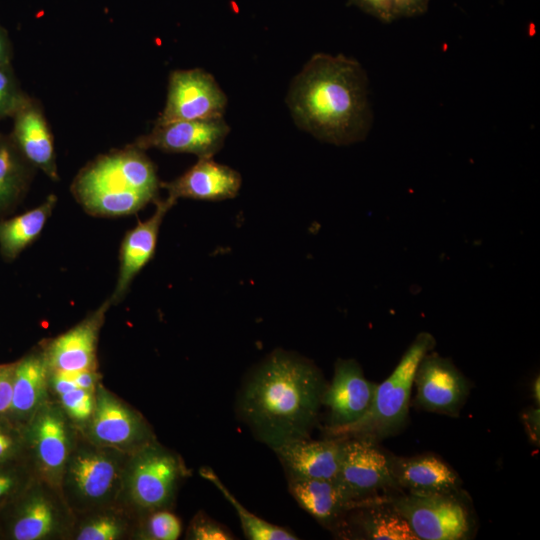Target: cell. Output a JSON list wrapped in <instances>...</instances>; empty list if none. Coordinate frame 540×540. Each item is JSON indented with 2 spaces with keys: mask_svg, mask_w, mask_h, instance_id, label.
Masks as SVG:
<instances>
[{
  "mask_svg": "<svg viewBox=\"0 0 540 540\" xmlns=\"http://www.w3.org/2000/svg\"><path fill=\"white\" fill-rule=\"evenodd\" d=\"M325 388L320 370L311 361L279 349L248 374L236 408L255 437L274 450L308 438Z\"/></svg>",
  "mask_w": 540,
  "mask_h": 540,
  "instance_id": "cell-1",
  "label": "cell"
},
{
  "mask_svg": "<svg viewBox=\"0 0 540 540\" xmlns=\"http://www.w3.org/2000/svg\"><path fill=\"white\" fill-rule=\"evenodd\" d=\"M286 104L301 130L334 145L362 141L372 126L367 74L343 54H314L292 79Z\"/></svg>",
  "mask_w": 540,
  "mask_h": 540,
  "instance_id": "cell-2",
  "label": "cell"
},
{
  "mask_svg": "<svg viewBox=\"0 0 540 540\" xmlns=\"http://www.w3.org/2000/svg\"><path fill=\"white\" fill-rule=\"evenodd\" d=\"M160 184L145 151L129 144L86 165L73 180L71 192L90 215L120 217L156 202Z\"/></svg>",
  "mask_w": 540,
  "mask_h": 540,
  "instance_id": "cell-3",
  "label": "cell"
},
{
  "mask_svg": "<svg viewBox=\"0 0 540 540\" xmlns=\"http://www.w3.org/2000/svg\"><path fill=\"white\" fill-rule=\"evenodd\" d=\"M130 454L97 445L79 433L60 483L74 515L118 503Z\"/></svg>",
  "mask_w": 540,
  "mask_h": 540,
  "instance_id": "cell-4",
  "label": "cell"
},
{
  "mask_svg": "<svg viewBox=\"0 0 540 540\" xmlns=\"http://www.w3.org/2000/svg\"><path fill=\"white\" fill-rule=\"evenodd\" d=\"M434 346L435 339L430 333H419L390 376L377 384L366 413L353 423L326 427V434L341 439L357 437L376 441L400 431L407 420L416 369Z\"/></svg>",
  "mask_w": 540,
  "mask_h": 540,
  "instance_id": "cell-5",
  "label": "cell"
},
{
  "mask_svg": "<svg viewBox=\"0 0 540 540\" xmlns=\"http://www.w3.org/2000/svg\"><path fill=\"white\" fill-rule=\"evenodd\" d=\"M188 473L180 455L155 439L129 455L118 503L136 518L170 509Z\"/></svg>",
  "mask_w": 540,
  "mask_h": 540,
  "instance_id": "cell-6",
  "label": "cell"
},
{
  "mask_svg": "<svg viewBox=\"0 0 540 540\" xmlns=\"http://www.w3.org/2000/svg\"><path fill=\"white\" fill-rule=\"evenodd\" d=\"M74 520L61 492L35 476L0 510V539L70 540Z\"/></svg>",
  "mask_w": 540,
  "mask_h": 540,
  "instance_id": "cell-7",
  "label": "cell"
},
{
  "mask_svg": "<svg viewBox=\"0 0 540 540\" xmlns=\"http://www.w3.org/2000/svg\"><path fill=\"white\" fill-rule=\"evenodd\" d=\"M79 429L53 399H47L23 426L25 460L34 475L60 491L66 462Z\"/></svg>",
  "mask_w": 540,
  "mask_h": 540,
  "instance_id": "cell-8",
  "label": "cell"
},
{
  "mask_svg": "<svg viewBox=\"0 0 540 540\" xmlns=\"http://www.w3.org/2000/svg\"><path fill=\"white\" fill-rule=\"evenodd\" d=\"M91 442L132 453L157 439L143 415L101 382L95 391V407L88 422L78 428Z\"/></svg>",
  "mask_w": 540,
  "mask_h": 540,
  "instance_id": "cell-9",
  "label": "cell"
},
{
  "mask_svg": "<svg viewBox=\"0 0 540 540\" xmlns=\"http://www.w3.org/2000/svg\"><path fill=\"white\" fill-rule=\"evenodd\" d=\"M226 106L227 96L213 75L201 68L173 70L165 106L155 122L222 118Z\"/></svg>",
  "mask_w": 540,
  "mask_h": 540,
  "instance_id": "cell-10",
  "label": "cell"
},
{
  "mask_svg": "<svg viewBox=\"0 0 540 540\" xmlns=\"http://www.w3.org/2000/svg\"><path fill=\"white\" fill-rule=\"evenodd\" d=\"M390 505L407 521L418 540H459L470 530L468 513L454 494H408Z\"/></svg>",
  "mask_w": 540,
  "mask_h": 540,
  "instance_id": "cell-11",
  "label": "cell"
},
{
  "mask_svg": "<svg viewBox=\"0 0 540 540\" xmlns=\"http://www.w3.org/2000/svg\"><path fill=\"white\" fill-rule=\"evenodd\" d=\"M230 127L222 118L155 122L147 134L131 145L147 150L155 148L168 153H190L198 158L213 157L223 146Z\"/></svg>",
  "mask_w": 540,
  "mask_h": 540,
  "instance_id": "cell-12",
  "label": "cell"
},
{
  "mask_svg": "<svg viewBox=\"0 0 540 540\" xmlns=\"http://www.w3.org/2000/svg\"><path fill=\"white\" fill-rule=\"evenodd\" d=\"M342 440L335 480L350 498L364 500L379 489L398 487L391 473L389 457L376 447L375 441L357 437Z\"/></svg>",
  "mask_w": 540,
  "mask_h": 540,
  "instance_id": "cell-13",
  "label": "cell"
},
{
  "mask_svg": "<svg viewBox=\"0 0 540 540\" xmlns=\"http://www.w3.org/2000/svg\"><path fill=\"white\" fill-rule=\"evenodd\" d=\"M110 297L78 324L55 338L42 341L48 368L62 373L97 370V344Z\"/></svg>",
  "mask_w": 540,
  "mask_h": 540,
  "instance_id": "cell-14",
  "label": "cell"
},
{
  "mask_svg": "<svg viewBox=\"0 0 540 540\" xmlns=\"http://www.w3.org/2000/svg\"><path fill=\"white\" fill-rule=\"evenodd\" d=\"M413 384L421 408L451 416L458 415L469 392L468 381L451 360L431 352L420 361Z\"/></svg>",
  "mask_w": 540,
  "mask_h": 540,
  "instance_id": "cell-15",
  "label": "cell"
},
{
  "mask_svg": "<svg viewBox=\"0 0 540 540\" xmlns=\"http://www.w3.org/2000/svg\"><path fill=\"white\" fill-rule=\"evenodd\" d=\"M376 387L354 359H339L322 396V405L330 411L327 427L347 425L361 418L371 406Z\"/></svg>",
  "mask_w": 540,
  "mask_h": 540,
  "instance_id": "cell-16",
  "label": "cell"
},
{
  "mask_svg": "<svg viewBox=\"0 0 540 540\" xmlns=\"http://www.w3.org/2000/svg\"><path fill=\"white\" fill-rule=\"evenodd\" d=\"M242 178L233 168L209 158L198 161L182 175L169 182H161L167 198L176 204L179 198L219 201L234 198L241 187Z\"/></svg>",
  "mask_w": 540,
  "mask_h": 540,
  "instance_id": "cell-17",
  "label": "cell"
},
{
  "mask_svg": "<svg viewBox=\"0 0 540 540\" xmlns=\"http://www.w3.org/2000/svg\"><path fill=\"white\" fill-rule=\"evenodd\" d=\"M12 119L9 135L17 148L37 170L58 181L54 140L40 103L30 97Z\"/></svg>",
  "mask_w": 540,
  "mask_h": 540,
  "instance_id": "cell-18",
  "label": "cell"
},
{
  "mask_svg": "<svg viewBox=\"0 0 540 540\" xmlns=\"http://www.w3.org/2000/svg\"><path fill=\"white\" fill-rule=\"evenodd\" d=\"M153 215L139 221L129 230L121 243L119 273L110 300L118 304L126 295L131 282L154 255L159 229L166 213L174 206L168 200H157Z\"/></svg>",
  "mask_w": 540,
  "mask_h": 540,
  "instance_id": "cell-19",
  "label": "cell"
},
{
  "mask_svg": "<svg viewBox=\"0 0 540 540\" xmlns=\"http://www.w3.org/2000/svg\"><path fill=\"white\" fill-rule=\"evenodd\" d=\"M342 439L294 440L274 449L288 478L335 480L339 470Z\"/></svg>",
  "mask_w": 540,
  "mask_h": 540,
  "instance_id": "cell-20",
  "label": "cell"
},
{
  "mask_svg": "<svg viewBox=\"0 0 540 540\" xmlns=\"http://www.w3.org/2000/svg\"><path fill=\"white\" fill-rule=\"evenodd\" d=\"M48 363L39 343L15 362L11 405L6 417L23 427L36 410L50 398Z\"/></svg>",
  "mask_w": 540,
  "mask_h": 540,
  "instance_id": "cell-21",
  "label": "cell"
},
{
  "mask_svg": "<svg viewBox=\"0 0 540 540\" xmlns=\"http://www.w3.org/2000/svg\"><path fill=\"white\" fill-rule=\"evenodd\" d=\"M389 464L397 486L411 494H454L460 483L457 473L432 455L391 457Z\"/></svg>",
  "mask_w": 540,
  "mask_h": 540,
  "instance_id": "cell-22",
  "label": "cell"
},
{
  "mask_svg": "<svg viewBox=\"0 0 540 540\" xmlns=\"http://www.w3.org/2000/svg\"><path fill=\"white\" fill-rule=\"evenodd\" d=\"M288 489L299 506L324 526L334 524L350 509L375 502L370 499L350 498L336 480L288 478Z\"/></svg>",
  "mask_w": 540,
  "mask_h": 540,
  "instance_id": "cell-23",
  "label": "cell"
},
{
  "mask_svg": "<svg viewBox=\"0 0 540 540\" xmlns=\"http://www.w3.org/2000/svg\"><path fill=\"white\" fill-rule=\"evenodd\" d=\"M36 171L10 135L0 134V219L14 212L21 203Z\"/></svg>",
  "mask_w": 540,
  "mask_h": 540,
  "instance_id": "cell-24",
  "label": "cell"
},
{
  "mask_svg": "<svg viewBox=\"0 0 540 540\" xmlns=\"http://www.w3.org/2000/svg\"><path fill=\"white\" fill-rule=\"evenodd\" d=\"M74 516L70 540L132 539L138 519L119 503Z\"/></svg>",
  "mask_w": 540,
  "mask_h": 540,
  "instance_id": "cell-25",
  "label": "cell"
},
{
  "mask_svg": "<svg viewBox=\"0 0 540 540\" xmlns=\"http://www.w3.org/2000/svg\"><path fill=\"white\" fill-rule=\"evenodd\" d=\"M57 203L54 194L39 206L18 216L0 219V255L6 262L14 261L42 232Z\"/></svg>",
  "mask_w": 540,
  "mask_h": 540,
  "instance_id": "cell-26",
  "label": "cell"
},
{
  "mask_svg": "<svg viewBox=\"0 0 540 540\" xmlns=\"http://www.w3.org/2000/svg\"><path fill=\"white\" fill-rule=\"evenodd\" d=\"M357 520L366 539L418 540L407 521L389 504L371 503L361 507Z\"/></svg>",
  "mask_w": 540,
  "mask_h": 540,
  "instance_id": "cell-27",
  "label": "cell"
},
{
  "mask_svg": "<svg viewBox=\"0 0 540 540\" xmlns=\"http://www.w3.org/2000/svg\"><path fill=\"white\" fill-rule=\"evenodd\" d=\"M200 474L203 478L211 482L223 494L226 500L233 506L239 516L242 530L247 539L250 540H296L298 537L290 530L274 525L264 519L249 512L242 504L229 492L221 482L215 472L209 467H202Z\"/></svg>",
  "mask_w": 540,
  "mask_h": 540,
  "instance_id": "cell-28",
  "label": "cell"
},
{
  "mask_svg": "<svg viewBox=\"0 0 540 540\" xmlns=\"http://www.w3.org/2000/svg\"><path fill=\"white\" fill-rule=\"evenodd\" d=\"M181 532L180 519L170 509H160L137 519L132 539L176 540Z\"/></svg>",
  "mask_w": 540,
  "mask_h": 540,
  "instance_id": "cell-29",
  "label": "cell"
},
{
  "mask_svg": "<svg viewBox=\"0 0 540 540\" xmlns=\"http://www.w3.org/2000/svg\"><path fill=\"white\" fill-rule=\"evenodd\" d=\"M35 477L26 460L0 463V510Z\"/></svg>",
  "mask_w": 540,
  "mask_h": 540,
  "instance_id": "cell-30",
  "label": "cell"
},
{
  "mask_svg": "<svg viewBox=\"0 0 540 540\" xmlns=\"http://www.w3.org/2000/svg\"><path fill=\"white\" fill-rule=\"evenodd\" d=\"M29 98L21 88L12 64L0 65V121L12 118Z\"/></svg>",
  "mask_w": 540,
  "mask_h": 540,
  "instance_id": "cell-31",
  "label": "cell"
},
{
  "mask_svg": "<svg viewBox=\"0 0 540 540\" xmlns=\"http://www.w3.org/2000/svg\"><path fill=\"white\" fill-rule=\"evenodd\" d=\"M51 399L61 406L78 428L88 422L95 407V393L79 387Z\"/></svg>",
  "mask_w": 540,
  "mask_h": 540,
  "instance_id": "cell-32",
  "label": "cell"
},
{
  "mask_svg": "<svg viewBox=\"0 0 540 540\" xmlns=\"http://www.w3.org/2000/svg\"><path fill=\"white\" fill-rule=\"evenodd\" d=\"M23 427L0 416V463L24 459Z\"/></svg>",
  "mask_w": 540,
  "mask_h": 540,
  "instance_id": "cell-33",
  "label": "cell"
},
{
  "mask_svg": "<svg viewBox=\"0 0 540 540\" xmlns=\"http://www.w3.org/2000/svg\"><path fill=\"white\" fill-rule=\"evenodd\" d=\"M185 539L230 540L234 539V537L223 525L200 511L192 518L187 528Z\"/></svg>",
  "mask_w": 540,
  "mask_h": 540,
  "instance_id": "cell-34",
  "label": "cell"
},
{
  "mask_svg": "<svg viewBox=\"0 0 540 540\" xmlns=\"http://www.w3.org/2000/svg\"><path fill=\"white\" fill-rule=\"evenodd\" d=\"M350 2L383 22H392L400 18L397 0H350Z\"/></svg>",
  "mask_w": 540,
  "mask_h": 540,
  "instance_id": "cell-35",
  "label": "cell"
},
{
  "mask_svg": "<svg viewBox=\"0 0 540 540\" xmlns=\"http://www.w3.org/2000/svg\"><path fill=\"white\" fill-rule=\"evenodd\" d=\"M15 362L0 365V416L6 415L11 405Z\"/></svg>",
  "mask_w": 540,
  "mask_h": 540,
  "instance_id": "cell-36",
  "label": "cell"
},
{
  "mask_svg": "<svg viewBox=\"0 0 540 540\" xmlns=\"http://www.w3.org/2000/svg\"><path fill=\"white\" fill-rule=\"evenodd\" d=\"M522 421L525 430L534 444L539 445L540 442V409L531 408L522 414Z\"/></svg>",
  "mask_w": 540,
  "mask_h": 540,
  "instance_id": "cell-37",
  "label": "cell"
},
{
  "mask_svg": "<svg viewBox=\"0 0 540 540\" xmlns=\"http://www.w3.org/2000/svg\"><path fill=\"white\" fill-rule=\"evenodd\" d=\"M70 375L79 388L91 393H95L101 382V374L97 370H83Z\"/></svg>",
  "mask_w": 540,
  "mask_h": 540,
  "instance_id": "cell-38",
  "label": "cell"
},
{
  "mask_svg": "<svg viewBox=\"0 0 540 540\" xmlns=\"http://www.w3.org/2000/svg\"><path fill=\"white\" fill-rule=\"evenodd\" d=\"M429 0H397L400 17H413L426 12Z\"/></svg>",
  "mask_w": 540,
  "mask_h": 540,
  "instance_id": "cell-39",
  "label": "cell"
},
{
  "mask_svg": "<svg viewBox=\"0 0 540 540\" xmlns=\"http://www.w3.org/2000/svg\"><path fill=\"white\" fill-rule=\"evenodd\" d=\"M13 58V46L7 30L0 25V65L10 64Z\"/></svg>",
  "mask_w": 540,
  "mask_h": 540,
  "instance_id": "cell-40",
  "label": "cell"
},
{
  "mask_svg": "<svg viewBox=\"0 0 540 540\" xmlns=\"http://www.w3.org/2000/svg\"><path fill=\"white\" fill-rule=\"evenodd\" d=\"M532 394H533V398L535 400V402L537 403V405H539V402H540V381H539V377H537L533 384H532Z\"/></svg>",
  "mask_w": 540,
  "mask_h": 540,
  "instance_id": "cell-41",
  "label": "cell"
}]
</instances>
